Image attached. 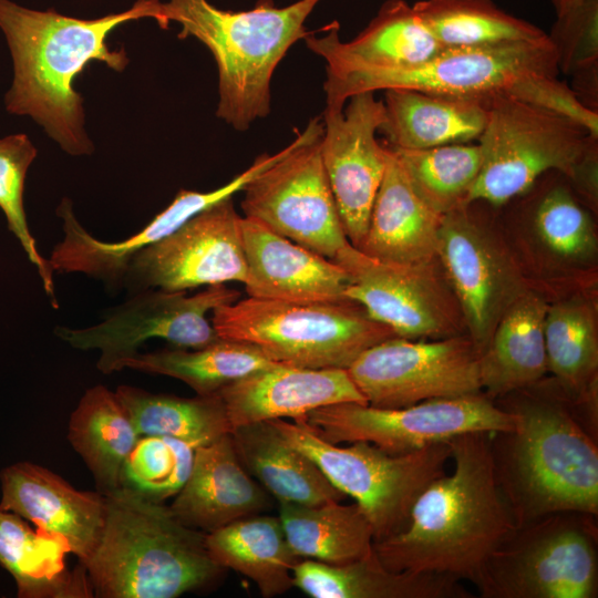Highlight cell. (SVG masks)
<instances>
[{"mask_svg":"<svg viewBox=\"0 0 598 598\" xmlns=\"http://www.w3.org/2000/svg\"><path fill=\"white\" fill-rule=\"evenodd\" d=\"M154 19L165 28L161 0H137L124 11L94 19L35 10L0 0V30L7 40L13 79L4 95L8 113L29 116L69 155L94 152L85 131L83 97L75 79L92 61L123 71L130 60L123 49L111 50L107 35L128 21Z\"/></svg>","mask_w":598,"mask_h":598,"instance_id":"obj_1","label":"cell"},{"mask_svg":"<svg viewBox=\"0 0 598 598\" xmlns=\"http://www.w3.org/2000/svg\"><path fill=\"white\" fill-rule=\"evenodd\" d=\"M491 434L470 432L446 442L453 472L422 491L400 532L373 543L386 568L472 582L515 530L514 513L496 475Z\"/></svg>","mask_w":598,"mask_h":598,"instance_id":"obj_2","label":"cell"},{"mask_svg":"<svg viewBox=\"0 0 598 598\" xmlns=\"http://www.w3.org/2000/svg\"><path fill=\"white\" fill-rule=\"evenodd\" d=\"M539 381L494 400L514 416L491 446L517 526L565 511L598 515L597 435L556 382L549 391Z\"/></svg>","mask_w":598,"mask_h":598,"instance_id":"obj_3","label":"cell"},{"mask_svg":"<svg viewBox=\"0 0 598 598\" xmlns=\"http://www.w3.org/2000/svg\"><path fill=\"white\" fill-rule=\"evenodd\" d=\"M104 495V527L82 565L92 597L176 598L219 575L206 534L184 525L169 506L123 486Z\"/></svg>","mask_w":598,"mask_h":598,"instance_id":"obj_4","label":"cell"},{"mask_svg":"<svg viewBox=\"0 0 598 598\" xmlns=\"http://www.w3.org/2000/svg\"><path fill=\"white\" fill-rule=\"evenodd\" d=\"M321 0H298L277 7L258 0L249 10L231 11L208 0L162 3L166 29L181 27L179 39L193 37L210 51L218 71L216 115L237 131L266 117L271 79L289 49L310 32L305 22Z\"/></svg>","mask_w":598,"mask_h":598,"instance_id":"obj_5","label":"cell"},{"mask_svg":"<svg viewBox=\"0 0 598 598\" xmlns=\"http://www.w3.org/2000/svg\"><path fill=\"white\" fill-rule=\"evenodd\" d=\"M558 55L549 35L537 40L442 49L410 69L327 76L326 107L342 110L361 92L405 87L476 100L505 95L558 112L569 86L558 79Z\"/></svg>","mask_w":598,"mask_h":598,"instance_id":"obj_6","label":"cell"},{"mask_svg":"<svg viewBox=\"0 0 598 598\" xmlns=\"http://www.w3.org/2000/svg\"><path fill=\"white\" fill-rule=\"evenodd\" d=\"M221 339L247 342L286 365L348 369L372 346L396 337L357 302L286 301L248 297L216 308Z\"/></svg>","mask_w":598,"mask_h":598,"instance_id":"obj_7","label":"cell"},{"mask_svg":"<svg viewBox=\"0 0 598 598\" xmlns=\"http://www.w3.org/2000/svg\"><path fill=\"white\" fill-rule=\"evenodd\" d=\"M478 137L482 164L466 204L503 205L528 192L549 172L573 181L598 136L570 117L499 95L485 102Z\"/></svg>","mask_w":598,"mask_h":598,"instance_id":"obj_8","label":"cell"},{"mask_svg":"<svg viewBox=\"0 0 598 598\" xmlns=\"http://www.w3.org/2000/svg\"><path fill=\"white\" fill-rule=\"evenodd\" d=\"M597 515L565 511L525 524L472 581L483 598H596Z\"/></svg>","mask_w":598,"mask_h":598,"instance_id":"obj_9","label":"cell"},{"mask_svg":"<svg viewBox=\"0 0 598 598\" xmlns=\"http://www.w3.org/2000/svg\"><path fill=\"white\" fill-rule=\"evenodd\" d=\"M269 422L287 443L308 455L333 486L355 501L371 524L374 542L404 527L415 499L446 473L452 455L446 442L392 454L365 441L332 444L302 417Z\"/></svg>","mask_w":598,"mask_h":598,"instance_id":"obj_10","label":"cell"},{"mask_svg":"<svg viewBox=\"0 0 598 598\" xmlns=\"http://www.w3.org/2000/svg\"><path fill=\"white\" fill-rule=\"evenodd\" d=\"M320 117L309 121L282 155L243 188L245 217L333 259L348 245L337 204L322 164Z\"/></svg>","mask_w":598,"mask_h":598,"instance_id":"obj_11","label":"cell"},{"mask_svg":"<svg viewBox=\"0 0 598 598\" xmlns=\"http://www.w3.org/2000/svg\"><path fill=\"white\" fill-rule=\"evenodd\" d=\"M302 419L332 444L365 441L392 454L445 443L464 433H495L514 426V416L484 392L401 408L342 402L315 409Z\"/></svg>","mask_w":598,"mask_h":598,"instance_id":"obj_12","label":"cell"},{"mask_svg":"<svg viewBox=\"0 0 598 598\" xmlns=\"http://www.w3.org/2000/svg\"><path fill=\"white\" fill-rule=\"evenodd\" d=\"M110 309L93 326H56L54 334L74 349L99 351L96 368L103 374L121 371V363L146 341L163 339L176 348L197 349L216 342L207 313L240 298L226 283L207 286L194 295L186 291L146 289Z\"/></svg>","mask_w":598,"mask_h":598,"instance_id":"obj_13","label":"cell"},{"mask_svg":"<svg viewBox=\"0 0 598 598\" xmlns=\"http://www.w3.org/2000/svg\"><path fill=\"white\" fill-rule=\"evenodd\" d=\"M331 260L348 275L344 297L396 337L442 339L465 334L462 311L437 257L415 262L384 261L349 243Z\"/></svg>","mask_w":598,"mask_h":598,"instance_id":"obj_14","label":"cell"},{"mask_svg":"<svg viewBox=\"0 0 598 598\" xmlns=\"http://www.w3.org/2000/svg\"><path fill=\"white\" fill-rule=\"evenodd\" d=\"M480 355L467 333L431 341L392 337L347 370L369 405L401 408L483 392Z\"/></svg>","mask_w":598,"mask_h":598,"instance_id":"obj_15","label":"cell"},{"mask_svg":"<svg viewBox=\"0 0 598 598\" xmlns=\"http://www.w3.org/2000/svg\"><path fill=\"white\" fill-rule=\"evenodd\" d=\"M240 218L233 197L196 214L132 258L124 289L132 295L146 289L187 291L229 281L244 283Z\"/></svg>","mask_w":598,"mask_h":598,"instance_id":"obj_16","label":"cell"},{"mask_svg":"<svg viewBox=\"0 0 598 598\" xmlns=\"http://www.w3.org/2000/svg\"><path fill=\"white\" fill-rule=\"evenodd\" d=\"M346 103L342 110L324 109L320 151L346 236L359 248L386 168L388 147L377 138L385 110L375 92L357 93Z\"/></svg>","mask_w":598,"mask_h":598,"instance_id":"obj_17","label":"cell"},{"mask_svg":"<svg viewBox=\"0 0 598 598\" xmlns=\"http://www.w3.org/2000/svg\"><path fill=\"white\" fill-rule=\"evenodd\" d=\"M437 259L482 352L505 310L525 290L507 255L462 204L442 217Z\"/></svg>","mask_w":598,"mask_h":598,"instance_id":"obj_18","label":"cell"},{"mask_svg":"<svg viewBox=\"0 0 598 598\" xmlns=\"http://www.w3.org/2000/svg\"><path fill=\"white\" fill-rule=\"evenodd\" d=\"M268 162L256 161L227 184L209 190L181 189L171 204L136 234L120 241H105L91 235L76 218L70 199L64 198L56 214L62 219L63 238L49 258L53 271L83 274L101 281L111 292L124 289L126 269L132 258L165 238L207 207L243 190Z\"/></svg>","mask_w":598,"mask_h":598,"instance_id":"obj_19","label":"cell"},{"mask_svg":"<svg viewBox=\"0 0 598 598\" xmlns=\"http://www.w3.org/2000/svg\"><path fill=\"white\" fill-rule=\"evenodd\" d=\"M0 508L62 540L83 565L95 549L106 516L101 492L79 491L60 475L29 461L0 472Z\"/></svg>","mask_w":598,"mask_h":598,"instance_id":"obj_20","label":"cell"},{"mask_svg":"<svg viewBox=\"0 0 598 598\" xmlns=\"http://www.w3.org/2000/svg\"><path fill=\"white\" fill-rule=\"evenodd\" d=\"M324 33L310 32L303 40L326 62V74L388 72L417 66L442 47L404 0H386L375 17L353 39L342 41L332 21Z\"/></svg>","mask_w":598,"mask_h":598,"instance_id":"obj_21","label":"cell"},{"mask_svg":"<svg viewBox=\"0 0 598 598\" xmlns=\"http://www.w3.org/2000/svg\"><path fill=\"white\" fill-rule=\"evenodd\" d=\"M248 297L286 301L344 300L349 279L326 258L249 218H240Z\"/></svg>","mask_w":598,"mask_h":598,"instance_id":"obj_22","label":"cell"},{"mask_svg":"<svg viewBox=\"0 0 598 598\" xmlns=\"http://www.w3.org/2000/svg\"><path fill=\"white\" fill-rule=\"evenodd\" d=\"M234 427L274 419H300L318 408L368 404L347 369H309L286 364L249 374L217 392Z\"/></svg>","mask_w":598,"mask_h":598,"instance_id":"obj_23","label":"cell"},{"mask_svg":"<svg viewBox=\"0 0 598 598\" xmlns=\"http://www.w3.org/2000/svg\"><path fill=\"white\" fill-rule=\"evenodd\" d=\"M266 504L228 433L195 450L189 476L169 507L184 525L207 534L258 514Z\"/></svg>","mask_w":598,"mask_h":598,"instance_id":"obj_24","label":"cell"},{"mask_svg":"<svg viewBox=\"0 0 598 598\" xmlns=\"http://www.w3.org/2000/svg\"><path fill=\"white\" fill-rule=\"evenodd\" d=\"M442 217L414 192L388 147L384 176L372 206L365 237L358 249L392 262L436 258Z\"/></svg>","mask_w":598,"mask_h":598,"instance_id":"obj_25","label":"cell"},{"mask_svg":"<svg viewBox=\"0 0 598 598\" xmlns=\"http://www.w3.org/2000/svg\"><path fill=\"white\" fill-rule=\"evenodd\" d=\"M293 586L313 598H470L461 580L443 574L394 571L374 549L346 564L301 559L293 568Z\"/></svg>","mask_w":598,"mask_h":598,"instance_id":"obj_26","label":"cell"},{"mask_svg":"<svg viewBox=\"0 0 598 598\" xmlns=\"http://www.w3.org/2000/svg\"><path fill=\"white\" fill-rule=\"evenodd\" d=\"M383 92L385 121L379 132L391 147L423 150L471 143L485 127L486 105L480 101L405 87Z\"/></svg>","mask_w":598,"mask_h":598,"instance_id":"obj_27","label":"cell"},{"mask_svg":"<svg viewBox=\"0 0 598 598\" xmlns=\"http://www.w3.org/2000/svg\"><path fill=\"white\" fill-rule=\"evenodd\" d=\"M548 372L597 434L598 331L596 310L580 298L548 305L544 319Z\"/></svg>","mask_w":598,"mask_h":598,"instance_id":"obj_28","label":"cell"},{"mask_svg":"<svg viewBox=\"0 0 598 598\" xmlns=\"http://www.w3.org/2000/svg\"><path fill=\"white\" fill-rule=\"evenodd\" d=\"M547 301L524 290L505 310L480 355L482 390L492 399L526 388L548 372L544 338Z\"/></svg>","mask_w":598,"mask_h":598,"instance_id":"obj_29","label":"cell"},{"mask_svg":"<svg viewBox=\"0 0 598 598\" xmlns=\"http://www.w3.org/2000/svg\"><path fill=\"white\" fill-rule=\"evenodd\" d=\"M230 435L244 467L279 502L312 506L342 501L344 494L269 421L234 427Z\"/></svg>","mask_w":598,"mask_h":598,"instance_id":"obj_30","label":"cell"},{"mask_svg":"<svg viewBox=\"0 0 598 598\" xmlns=\"http://www.w3.org/2000/svg\"><path fill=\"white\" fill-rule=\"evenodd\" d=\"M66 545L34 532L24 518L0 508V565L16 581L20 598L92 597L83 566L70 570Z\"/></svg>","mask_w":598,"mask_h":598,"instance_id":"obj_31","label":"cell"},{"mask_svg":"<svg viewBox=\"0 0 598 598\" xmlns=\"http://www.w3.org/2000/svg\"><path fill=\"white\" fill-rule=\"evenodd\" d=\"M206 548L220 568L252 580L264 597L282 595L293 586L301 560L289 545L279 517L251 515L207 533Z\"/></svg>","mask_w":598,"mask_h":598,"instance_id":"obj_32","label":"cell"},{"mask_svg":"<svg viewBox=\"0 0 598 598\" xmlns=\"http://www.w3.org/2000/svg\"><path fill=\"white\" fill-rule=\"evenodd\" d=\"M66 437L106 494L121 486L123 465L140 435L115 391L99 384L86 389L72 411Z\"/></svg>","mask_w":598,"mask_h":598,"instance_id":"obj_33","label":"cell"},{"mask_svg":"<svg viewBox=\"0 0 598 598\" xmlns=\"http://www.w3.org/2000/svg\"><path fill=\"white\" fill-rule=\"evenodd\" d=\"M279 519L289 545L301 559L337 565L373 550V529L357 503L308 506L279 502Z\"/></svg>","mask_w":598,"mask_h":598,"instance_id":"obj_34","label":"cell"},{"mask_svg":"<svg viewBox=\"0 0 598 598\" xmlns=\"http://www.w3.org/2000/svg\"><path fill=\"white\" fill-rule=\"evenodd\" d=\"M254 344L219 339L197 349H162L136 353L121 363V371L132 369L177 379L198 395L217 393L223 388L255 372L275 367Z\"/></svg>","mask_w":598,"mask_h":598,"instance_id":"obj_35","label":"cell"},{"mask_svg":"<svg viewBox=\"0 0 598 598\" xmlns=\"http://www.w3.org/2000/svg\"><path fill=\"white\" fill-rule=\"evenodd\" d=\"M115 394L140 436H169L198 447L230 433L218 393L181 398L120 385Z\"/></svg>","mask_w":598,"mask_h":598,"instance_id":"obj_36","label":"cell"},{"mask_svg":"<svg viewBox=\"0 0 598 598\" xmlns=\"http://www.w3.org/2000/svg\"><path fill=\"white\" fill-rule=\"evenodd\" d=\"M412 6L442 49L547 35L538 27L501 10L492 0H419Z\"/></svg>","mask_w":598,"mask_h":598,"instance_id":"obj_37","label":"cell"},{"mask_svg":"<svg viewBox=\"0 0 598 598\" xmlns=\"http://www.w3.org/2000/svg\"><path fill=\"white\" fill-rule=\"evenodd\" d=\"M388 147L395 155L414 192L435 213L443 216L466 204L482 164L478 143H456L423 150Z\"/></svg>","mask_w":598,"mask_h":598,"instance_id":"obj_38","label":"cell"},{"mask_svg":"<svg viewBox=\"0 0 598 598\" xmlns=\"http://www.w3.org/2000/svg\"><path fill=\"white\" fill-rule=\"evenodd\" d=\"M533 226L546 250L561 261L586 264L596 257L592 218L566 185H554L538 197Z\"/></svg>","mask_w":598,"mask_h":598,"instance_id":"obj_39","label":"cell"},{"mask_svg":"<svg viewBox=\"0 0 598 598\" xmlns=\"http://www.w3.org/2000/svg\"><path fill=\"white\" fill-rule=\"evenodd\" d=\"M196 448L175 437L140 436L123 465L121 486L148 499L164 502L183 487Z\"/></svg>","mask_w":598,"mask_h":598,"instance_id":"obj_40","label":"cell"},{"mask_svg":"<svg viewBox=\"0 0 598 598\" xmlns=\"http://www.w3.org/2000/svg\"><path fill=\"white\" fill-rule=\"evenodd\" d=\"M37 156V148L22 133L0 138V208L9 230L17 237L40 276L43 289L54 309L59 302L54 292L53 269L38 250L30 231L23 204L27 172Z\"/></svg>","mask_w":598,"mask_h":598,"instance_id":"obj_41","label":"cell"},{"mask_svg":"<svg viewBox=\"0 0 598 598\" xmlns=\"http://www.w3.org/2000/svg\"><path fill=\"white\" fill-rule=\"evenodd\" d=\"M559 71L574 80L573 91L588 107L598 111V0L557 17L550 34Z\"/></svg>","mask_w":598,"mask_h":598,"instance_id":"obj_42","label":"cell"},{"mask_svg":"<svg viewBox=\"0 0 598 598\" xmlns=\"http://www.w3.org/2000/svg\"><path fill=\"white\" fill-rule=\"evenodd\" d=\"M582 1L584 0H551L556 10L557 17H560L567 13L568 11L575 9L576 7L581 4Z\"/></svg>","mask_w":598,"mask_h":598,"instance_id":"obj_43","label":"cell"}]
</instances>
